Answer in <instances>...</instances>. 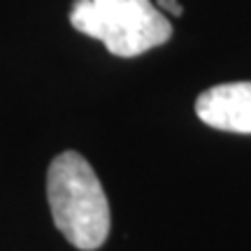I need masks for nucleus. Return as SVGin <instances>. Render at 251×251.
<instances>
[{
    "instance_id": "1",
    "label": "nucleus",
    "mask_w": 251,
    "mask_h": 251,
    "mask_svg": "<svg viewBox=\"0 0 251 251\" xmlns=\"http://www.w3.org/2000/svg\"><path fill=\"white\" fill-rule=\"evenodd\" d=\"M47 200L63 237L81 251L102 247L109 235V202L98 175L77 151L58 153L47 172Z\"/></svg>"
},
{
    "instance_id": "2",
    "label": "nucleus",
    "mask_w": 251,
    "mask_h": 251,
    "mask_svg": "<svg viewBox=\"0 0 251 251\" xmlns=\"http://www.w3.org/2000/svg\"><path fill=\"white\" fill-rule=\"evenodd\" d=\"M70 24L121 58L140 56L172 37L170 21L151 0H75Z\"/></svg>"
},
{
    "instance_id": "3",
    "label": "nucleus",
    "mask_w": 251,
    "mask_h": 251,
    "mask_svg": "<svg viewBox=\"0 0 251 251\" xmlns=\"http://www.w3.org/2000/svg\"><path fill=\"white\" fill-rule=\"evenodd\" d=\"M196 114L216 130L251 135V81H228L202 91Z\"/></svg>"
},
{
    "instance_id": "4",
    "label": "nucleus",
    "mask_w": 251,
    "mask_h": 251,
    "mask_svg": "<svg viewBox=\"0 0 251 251\" xmlns=\"http://www.w3.org/2000/svg\"><path fill=\"white\" fill-rule=\"evenodd\" d=\"M156 7L158 9H165V12H170V14H175V17H181V5L179 0H156Z\"/></svg>"
}]
</instances>
